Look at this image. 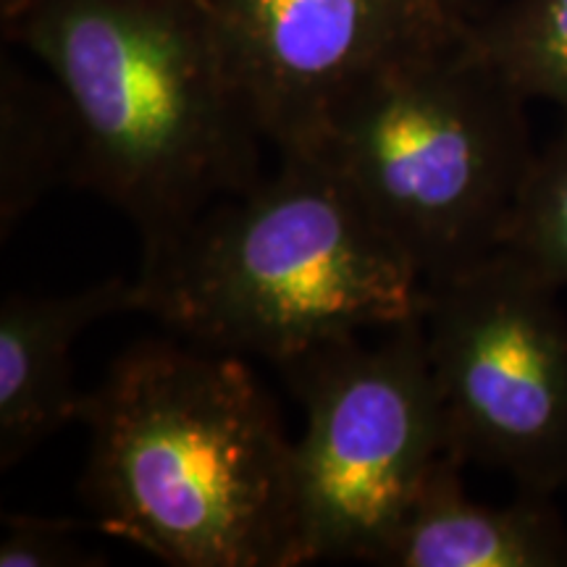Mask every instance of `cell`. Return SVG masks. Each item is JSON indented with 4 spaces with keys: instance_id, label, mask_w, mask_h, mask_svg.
<instances>
[{
    "instance_id": "2",
    "label": "cell",
    "mask_w": 567,
    "mask_h": 567,
    "mask_svg": "<svg viewBox=\"0 0 567 567\" xmlns=\"http://www.w3.org/2000/svg\"><path fill=\"white\" fill-rule=\"evenodd\" d=\"M101 526L174 567L308 565L295 442L239 354L140 342L82 396Z\"/></svg>"
},
{
    "instance_id": "13",
    "label": "cell",
    "mask_w": 567,
    "mask_h": 567,
    "mask_svg": "<svg viewBox=\"0 0 567 567\" xmlns=\"http://www.w3.org/2000/svg\"><path fill=\"white\" fill-rule=\"evenodd\" d=\"M71 520H48L32 515L3 517L0 534V567H84L97 565L74 534Z\"/></svg>"
},
{
    "instance_id": "10",
    "label": "cell",
    "mask_w": 567,
    "mask_h": 567,
    "mask_svg": "<svg viewBox=\"0 0 567 567\" xmlns=\"http://www.w3.org/2000/svg\"><path fill=\"white\" fill-rule=\"evenodd\" d=\"M76 134L61 90L3 61L0 76V231H9L61 179L74 182Z\"/></svg>"
},
{
    "instance_id": "11",
    "label": "cell",
    "mask_w": 567,
    "mask_h": 567,
    "mask_svg": "<svg viewBox=\"0 0 567 567\" xmlns=\"http://www.w3.org/2000/svg\"><path fill=\"white\" fill-rule=\"evenodd\" d=\"M467 24L526 101H547L567 118V0H499Z\"/></svg>"
},
{
    "instance_id": "14",
    "label": "cell",
    "mask_w": 567,
    "mask_h": 567,
    "mask_svg": "<svg viewBox=\"0 0 567 567\" xmlns=\"http://www.w3.org/2000/svg\"><path fill=\"white\" fill-rule=\"evenodd\" d=\"M452 9L457 11V17H463L465 21L478 19L481 13H486L492 6L499 3V0H450Z\"/></svg>"
},
{
    "instance_id": "7",
    "label": "cell",
    "mask_w": 567,
    "mask_h": 567,
    "mask_svg": "<svg viewBox=\"0 0 567 567\" xmlns=\"http://www.w3.org/2000/svg\"><path fill=\"white\" fill-rule=\"evenodd\" d=\"M239 87L279 155H313L339 105L425 34L436 0H210Z\"/></svg>"
},
{
    "instance_id": "16",
    "label": "cell",
    "mask_w": 567,
    "mask_h": 567,
    "mask_svg": "<svg viewBox=\"0 0 567 567\" xmlns=\"http://www.w3.org/2000/svg\"><path fill=\"white\" fill-rule=\"evenodd\" d=\"M193 3H200L205 9H210V0H193Z\"/></svg>"
},
{
    "instance_id": "4",
    "label": "cell",
    "mask_w": 567,
    "mask_h": 567,
    "mask_svg": "<svg viewBox=\"0 0 567 567\" xmlns=\"http://www.w3.org/2000/svg\"><path fill=\"white\" fill-rule=\"evenodd\" d=\"M526 103L452 21L375 69L313 155L434 287L502 250L536 158Z\"/></svg>"
},
{
    "instance_id": "5",
    "label": "cell",
    "mask_w": 567,
    "mask_h": 567,
    "mask_svg": "<svg viewBox=\"0 0 567 567\" xmlns=\"http://www.w3.org/2000/svg\"><path fill=\"white\" fill-rule=\"evenodd\" d=\"M302 400L295 442L308 563H379L446 450L423 316L318 347L281 368Z\"/></svg>"
},
{
    "instance_id": "8",
    "label": "cell",
    "mask_w": 567,
    "mask_h": 567,
    "mask_svg": "<svg viewBox=\"0 0 567 567\" xmlns=\"http://www.w3.org/2000/svg\"><path fill=\"white\" fill-rule=\"evenodd\" d=\"M140 310L137 279L113 276L82 292H13L0 308V471L21 463L61 425L76 421L71 350L105 316Z\"/></svg>"
},
{
    "instance_id": "1",
    "label": "cell",
    "mask_w": 567,
    "mask_h": 567,
    "mask_svg": "<svg viewBox=\"0 0 567 567\" xmlns=\"http://www.w3.org/2000/svg\"><path fill=\"white\" fill-rule=\"evenodd\" d=\"M3 30L61 90L76 134L74 182L130 218L140 266L264 179L268 140L205 6L3 0Z\"/></svg>"
},
{
    "instance_id": "12",
    "label": "cell",
    "mask_w": 567,
    "mask_h": 567,
    "mask_svg": "<svg viewBox=\"0 0 567 567\" xmlns=\"http://www.w3.org/2000/svg\"><path fill=\"white\" fill-rule=\"evenodd\" d=\"M502 250L555 289L567 287V118L530 163Z\"/></svg>"
},
{
    "instance_id": "9",
    "label": "cell",
    "mask_w": 567,
    "mask_h": 567,
    "mask_svg": "<svg viewBox=\"0 0 567 567\" xmlns=\"http://www.w3.org/2000/svg\"><path fill=\"white\" fill-rule=\"evenodd\" d=\"M460 460L444 455L379 563L384 567H567V523L555 496L520 492L507 505L465 494Z\"/></svg>"
},
{
    "instance_id": "15",
    "label": "cell",
    "mask_w": 567,
    "mask_h": 567,
    "mask_svg": "<svg viewBox=\"0 0 567 567\" xmlns=\"http://www.w3.org/2000/svg\"><path fill=\"white\" fill-rule=\"evenodd\" d=\"M436 3H442V6H446V9H450V11H455V9H452L450 0H436ZM455 13H457V11H455Z\"/></svg>"
},
{
    "instance_id": "3",
    "label": "cell",
    "mask_w": 567,
    "mask_h": 567,
    "mask_svg": "<svg viewBox=\"0 0 567 567\" xmlns=\"http://www.w3.org/2000/svg\"><path fill=\"white\" fill-rule=\"evenodd\" d=\"M140 310L205 350L289 365L365 329L421 318L429 287L350 184L316 155L216 205L140 266Z\"/></svg>"
},
{
    "instance_id": "6",
    "label": "cell",
    "mask_w": 567,
    "mask_h": 567,
    "mask_svg": "<svg viewBox=\"0 0 567 567\" xmlns=\"http://www.w3.org/2000/svg\"><path fill=\"white\" fill-rule=\"evenodd\" d=\"M557 295L496 250L429 287L423 310L450 455L547 496L567 488V313Z\"/></svg>"
}]
</instances>
